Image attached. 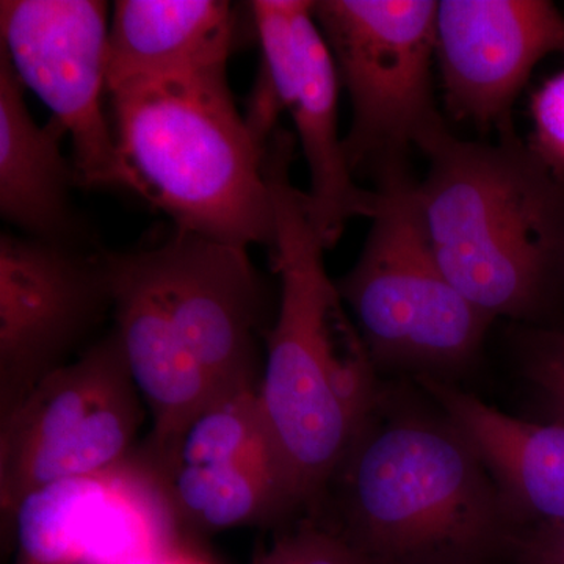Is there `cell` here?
Listing matches in <instances>:
<instances>
[{
  "mask_svg": "<svg viewBox=\"0 0 564 564\" xmlns=\"http://www.w3.org/2000/svg\"><path fill=\"white\" fill-rule=\"evenodd\" d=\"M24 93L9 58L0 54V214L22 236L87 248L70 199L76 172L62 152L66 132L55 120L39 124Z\"/></svg>",
  "mask_w": 564,
  "mask_h": 564,
  "instance_id": "obj_14",
  "label": "cell"
},
{
  "mask_svg": "<svg viewBox=\"0 0 564 564\" xmlns=\"http://www.w3.org/2000/svg\"><path fill=\"white\" fill-rule=\"evenodd\" d=\"M254 564H367L340 534L307 516L295 529L276 536Z\"/></svg>",
  "mask_w": 564,
  "mask_h": 564,
  "instance_id": "obj_18",
  "label": "cell"
},
{
  "mask_svg": "<svg viewBox=\"0 0 564 564\" xmlns=\"http://www.w3.org/2000/svg\"><path fill=\"white\" fill-rule=\"evenodd\" d=\"M144 464V463H143ZM147 466V464H144ZM180 529L214 533L299 511L284 475L251 466H147Z\"/></svg>",
  "mask_w": 564,
  "mask_h": 564,
  "instance_id": "obj_16",
  "label": "cell"
},
{
  "mask_svg": "<svg viewBox=\"0 0 564 564\" xmlns=\"http://www.w3.org/2000/svg\"><path fill=\"white\" fill-rule=\"evenodd\" d=\"M113 310L106 252L0 236V419Z\"/></svg>",
  "mask_w": 564,
  "mask_h": 564,
  "instance_id": "obj_11",
  "label": "cell"
},
{
  "mask_svg": "<svg viewBox=\"0 0 564 564\" xmlns=\"http://www.w3.org/2000/svg\"><path fill=\"white\" fill-rule=\"evenodd\" d=\"M141 421L143 397L111 328L0 419L3 525L36 489L129 462Z\"/></svg>",
  "mask_w": 564,
  "mask_h": 564,
  "instance_id": "obj_8",
  "label": "cell"
},
{
  "mask_svg": "<svg viewBox=\"0 0 564 564\" xmlns=\"http://www.w3.org/2000/svg\"><path fill=\"white\" fill-rule=\"evenodd\" d=\"M106 263L113 329L152 415L148 448L220 397L259 388L269 295L247 248L177 229Z\"/></svg>",
  "mask_w": 564,
  "mask_h": 564,
  "instance_id": "obj_2",
  "label": "cell"
},
{
  "mask_svg": "<svg viewBox=\"0 0 564 564\" xmlns=\"http://www.w3.org/2000/svg\"><path fill=\"white\" fill-rule=\"evenodd\" d=\"M307 516L367 564H508L525 532L454 423L386 393Z\"/></svg>",
  "mask_w": 564,
  "mask_h": 564,
  "instance_id": "obj_3",
  "label": "cell"
},
{
  "mask_svg": "<svg viewBox=\"0 0 564 564\" xmlns=\"http://www.w3.org/2000/svg\"><path fill=\"white\" fill-rule=\"evenodd\" d=\"M234 13L217 0H120L107 46L109 93L135 82L226 73Z\"/></svg>",
  "mask_w": 564,
  "mask_h": 564,
  "instance_id": "obj_15",
  "label": "cell"
},
{
  "mask_svg": "<svg viewBox=\"0 0 564 564\" xmlns=\"http://www.w3.org/2000/svg\"><path fill=\"white\" fill-rule=\"evenodd\" d=\"M252 20L262 50L261 73L247 118L276 128L282 111L292 115L307 170V210L326 250L336 247L355 217L373 220L381 196L359 187L339 137V74L314 18V2L254 0Z\"/></svg>",
  "mask_w": 564,
  "mask_h": 564,
  "instance_id": "obj_9",
  "label": "cell"
},
{
  "mask_svg": "<svg viewBox=\"0 0 564 564\" xmlns=\"http://www.w3.org/2000/svg\"><path fill=\"white\" fill-rule=\"evenodd\" d=\"M508 564H564V522L525 530Z\"/></svg>",
  "mask_w": 564,
  "mask_h": 564,
  "instance_id": "obj_21",
  "label": "cell"
},
{
  "mask_svg": "<svg viewBox=\"0 0 564 564\" xmlns=\"http://www.w3.org/2000/svg\"><path fill=\"white\" fill-rule=\"evenodd\" d=\"M6 525L14 543L13 564H85L76 478L25 496Z\"/></svg>",
  "mask_w": 564,
  "mask_h": 564,
  "instance_id": "obj_17",
  "label": "cell"
},
{
  "mask_svg": "<svg viewBox=\"0 0 564 564\" xmlns=\"http://www.w3.org/2000/svg\"><path fill=\"white\" fill-rule=\"evenodd\" d=\"M417 381L474 448L524 530L564 522L563 422L522 421L447 380Z\"/></svg>",
  "mask_w": 564,
  "mask_h": 564,
  "instance_id": "obj_13",
  "label": "cell"
},
{
  "mask_svg": "<svg viewBox=\"0 0 564 564\" xmlns=\"http://www.w3.org/2000/svg\"><path fill=\"white\" fill-rule=\"evenodd\" d=\"M564 54V17L545 0H443L436 55L447 110L499 137L514 132L511 110L545 55Z\"/></svg>",
  "mask_w": 564,
  "mask_h": 564,
  "instance_id": "obj_12",
  "label": "cell"
},
{
  "mask_svg": "<svg viewBox=\"0 0 564 564\" xmlns=\"http://www.w3.org/2000/svg\"><path fill=\"white\" fill-rule=\"evenodd\" d=\"M437 7L433 0L314 2L315 22L350 96L344 150L352 176L408 173L411 150L444 128L432 84Z\"/></svg>",
  "mask_w": 564,
  "mask_h": 564,
  "instance_id": "obj_7",
  "label": "cell"
},
{
  "mask_svg": "<svg viewBox=\"0 0 564 564\" xmlns=\"http://www.w3.org/2000/svg\"><path fill=\"white\" fill-rule=\"evenodd\" d=\"M109 95L118 150L140 196L181 231L273 251L267 147L237 109L226 73L135 82Z\"/></svg>",
  "mask_w": 564,
  "mask_h": 564,
  "instance_id": "obj_5",
  "label": "cell"
},
{
  "mask_svg": "<svg viewBox=\"0 0 564 564\" xmlns=\"http://www.w3.org/2000/svg\"><path fill=\"white\" fill-rule=\"evenodd\" d=\"M124 564H210L204 560L202 555L196 554L187 545L180 543L170 545L155 554L141 556V558L132 560Z\"/></svg>",
  "mask_w": 564,
  "mask_h": 564,
  "instance_id": "obj_22",
  "label": "cell"
},
{
  "mask_svg": "<svg viewBox=\"0 0 564 564\" xmlns=\"http://www.w3.org/2000/svg\"><path fill=\"white\" fill-rule=\"evenodd\" d=\"M529 148L556 180L564 182V69L533 93Z\"/></svg>",
  "mask_w": 564,
  "mask_h": 564,
  "instance_id": "obj_19",
  "label": "cell"
},
{
  "mask_svg": "<svg viewBox=\"0 0 564 564\" xmlns=\"http://www.w3.org/2000/svg\"><path fill=\"white\" fill-rule=\"evenodd\" d=\"M525 377L554 408L564 423V332H530L521 339Z\"/></svg>",
  "mask_w": 564,
  "mask_h": 564,
  "instance_id": "obj_20",
  "label": "cell"
},
{
  "mask_svg": "<svg viewBox=\"0 0 564 564\" xmlns=\"http://www.w3.org/2000/svg\"><path fill=\"white\" fill-rule=\"evenodd\" d=\"M419 150L414 212L437 267L491 321H532L564 269V182L516 133L477 143L444 126Z\"/></svg>",
  "mask_w": 564,
  "mask_h": 564,
  "instance_id": "obj_4",
  "label": "cell"
},
{
  "mask_svg": "<svg viewBox=\"0 0 564 564\" xmlns=\"http://www.w3.org/2000/svg\"><path fill=\"white\" fill-rule=\"evenodd\" d=\"M107 13L99 0H2V54L25 90L35 93L68 133L77 184L139 195L104 113Z\"/></svg>",
  "mask_w": 564,
  "mask_h": 564,
  "instance_id": "obj_10",
  "label": "cell"
},
{
  "mask_svg": "<svg viewBox=\"0 0 564 564\" xmlns=\"http://www.w3.org/2000/svg\"><path fill=\"white\" fill-rule=\"evenodd\" d=\"M295 140L274 131L267 144L281 302L265 337L259 403L299 510L321 502L364 425L383 397L361 334L326 273L306 193L291 180Z\"/></svg>",
  "mask_w": 564,
  "mask_h": 564,
  "instance_id": "obj_1",
  "label": "cell"
},
{
  "mask_svg": "<svg viewBox=\"0 0 564 564\" xmlns=\"http://www.w3.org/2000/svg\"><path fill=\"white\" fill-rule=\"evenodd\" d=\"M413 187L410 173L377 182L380 210L336 285L378 372L447 380L474 362L494 321L437 267L415 218Z\"/></svg>",
  "mask_w": 564,
  "mask_h": 564,
  "instance_id": "obj_6",
  "label": "cell"
}]
</instances>
